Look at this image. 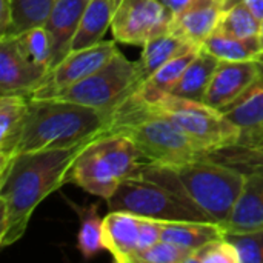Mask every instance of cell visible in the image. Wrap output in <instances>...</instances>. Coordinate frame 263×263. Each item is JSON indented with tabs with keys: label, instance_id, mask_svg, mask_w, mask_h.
Instances as JSON below:
<instances>
[{
	"label": "cell",
	"instance_id": "obj_1",
	"mask_svg": "<svg viewBox=\"0 0 263 263\" xmlns=\"http://www.w3.org/2000/svg\"><path fill=\"white\" fill-rule=\"evenodd\" d=\"M86 143L22 153L0 170L2 247L18 242L35 208L49 194L66 185V176Z\"/></svg>",
	"mask_w": 263,
	"mask_h": 263
},
{
	"label": "cell",
	"instance_id": "obj_2",
	"mask_svg": "<svg viewBox=\"0 0 263 263\" xmlns=\"http://www.w3.org/2000/svg\"><path fill=\"white\" fill-rule=\"evenodd\" d=\"M108 119L109 109L60 99L29 100L17 154L91 142L103 133Z\"/></svg>",
	"mask_w": 263,
	"mask_h": 263
},
{
	"label": "cell",
	"instance_id": "obj_3",
	"mask_svg": "<svg viewBox=\"0 0 263 263\" xmlns=\"http://www.w3.org/2000/svg\"><path fill=\"white\" fill-rule=\"evenodd\" d=\"M112 133L129 137L149 163L176 165L196 160L203 153L171 120L142 106L133 94L109 109L102 134Z\"/></svg>",
	"mask_w": 263,
	"mask_h": 263
},
{
	"label": "cell",
	"instance_id": "obj_4",
	"mask_svg": "<svg viewBox=\"0 0 263 263\" xmlns=\"http://www.w3.org/2000/svg\"><path fill=\"white\" fill-rule=\"evenodd\" d=\"M134 99L146 109L157 112L180 128L202 151L234 143L240 137V128L222 111L203 102L174 96L171 92H151L137 88Z\"/></svg>",
	"mask_w": 263,
	"mask_h": 263
},
{
	"label": "cell",
	"instance_id": "obj_5",
	"mask_svg": "<svg viewBox=\"0 0 263 263\" xmlns=\"http://www.w3.org/2000/svg\"><path fill=\"white\" fill-rule=\"evenodd\" d=\"M180 179L186 196L205 210L217 223H223L247 180V176L234 168L205 159L170 165Z\"/></svg>",
	"mask_w": 263,
	"mask_h": 263
},
{
	"label": "cell",
	"instance_id": "obj_6",
	"mask_svg": "<svg viewBox=\"0 0 263 263\" xmlns=\"http://www.w3.org/2000/svg\"><path fill=\"white\" fill-rule=\"evenodd\" d=\"M109 211H126L139 217L162 222H214L205 210L186 203L165 186L140 174L120 182L106 200Z\"/></svg>",
	"mask_w": 263,
	"mask_h": 263
},
{
	"label": "cell",
	"instance_id": "obj_7",
	"mask_svg": "<svg viewBox=\"0 0 263 263\" xmlns=\"http://www.w3.org/2000/svg\"><path fill=\"white\" fill-rule=\"evenodd\" d=\"M143 83L139 62L117 51L100 69L52 99L68 100L99 109H112Z\"/></svg>",
	"mask_w": 263,
	"mask_h": 263
},
{
	"label": "cell",
	"instance_id": "obj_8",
	"mask_svg": "<svg viewBox=\"0 0 263 263\" xmlns=\"http://www.w3.org/2000/svg\"><path fill=\"white\" fill-rule=\"evenodd\" d=\"M119 51L116 42L102 40L89 48L71 51L59 65L51 68L40 85L26 96L29 100L52 99L66 88L79 83L100 69Z\"/></svg>",
	"mask_w": 263,
	"mask_h": 263
},
{
	"label": "cell",
	"instance_id": "obj_9",
	"mask_svg": "<svg viewBox=\"0 0 263 263\" xmlns=\"http://www.w3.org/2000/svg\"><path fill=\"white\" fill-rule=\"evenodd\" d=\"M171 12L160 0H122L111 31L116 42L143 46L156 35L170 31Z\"/></svg>",
	"mask_w": 263,
	"mask_h": 263
},
{
	"label": "cell",
	"instance_id": "obj_10",
	"mask_svg": "<svg viewBox=\"0 0 263 263\" xmlns=\"http://www.w3.org/2000/svg\"><path fill=\"white\" fill-rule=\"evenodd\" d=\"M120 182L94 139L83 146L66 176V183H74L83 191L105 200L116 193Z\"/></svg>",
	"mask_w": 263,
	"mask_h": 263
},
{
	"label": "cell",
	"instance_id": "obj_11",
	"mask_svg": "<svg viewBox=\"0 0 263 263\" xmlns=\"http://www.w3.org/2000/svg\"><path fill=\"white\" fill-rule=\"evenodd\" d=\"M48 74L18 48L15 35L0 37V94L29 96Z\"/></svg>",
	"mask_w": 263,
	"mask_h": 263
},
{
	"label": "cell",
	"instance_id": "obj_12",
	"mask_svg": "<svg viewBox=\"0 0 263 263\" xmlns=\"http://www.w3.org/2000/svg\"><path fill=\"white\" fill-rule=\"evenodd\" d=\"M257 79L259 66L256 60H220L205 94L203 103L222 111L245 94L257 82Z\"/></svg>",
	"mask_w": 263,
	"mask_h": 263
},
{
	"label": "cell",
	"instance_id": "obj_13",
	"mask_svg": "<svg viewBox=\"0 0 263 263\" xmlns=\"http://www.w3.org/2000/svg\"><path fill=\"white\" fill-rule=\"evenodd\" d=\"M88 2L89 0H57L49 12L43 26L51 45V68L59 65L72 51V42Z\"/></svg>",
	"mask_w": 263,
	"mask_h": 263
},
{
	"label": "cell",
	"instance_id": "obj_14",
	"mask_svg": "<svg viewBox=\"0 0 263 263\" xmlns=\"http://www.w3.org/2000/svg\"><path fill=\"white\" fill-rule=\"evenodd\" d=\"M222 12L223 0H193L182 12L171 18L170 32L202 46L206 37L217 29Z\"/></svg>",
	"mask_w": 263,
	"mask_h": 263
},
{
	"label": "cell",
	"instance_id": "obj_15",
	"mask_svg": "<svg viewBox=\"0 0 263 263\" xmlns=\"http://www.w3.org/2000/svg\"><path fill=\"white\" fill-rule=\"evenodd\" d=\"M140 217L126 211H109L103 219L105 250L119 263H133L137 253Z\"/></svg>",
	"mask_w": 263,
	"mask_h": 263
},
{
	"label": "cell",
	"instance_id": "obj_16",
	"mask_svg": "<svg viewBox=\"0 0 263 263\" xmlns=\"http://www.w3.org/2000/svg\"><path fill=\"white\" fill-rule=\"evenodd\" d=\"M28 103V97L22 94H3L0 97V170L17 154Z\"/></svg>",
	"mask_w": 263,
	"mask_h": 263
},
{
	"label": "cell",
	"instance_id": "obj_17",
	"mask_svg": "<svg viewBox=\"0 0 263 263\" xmlns=\"http://www.w3.org/2000/svg\"><path fill=\"white\" fill-rule=\"evenodd\" d=\"M219 63L220 60L216 55L200 46L196 57L186 66L182 77L177 80V83L171 88L170 92L179 97L203 102Z\"/></svg>",
	"mask_w": 263,
	"mask_h": 263
},
{
	"label": "cell",
	"instance_id": "obj_18",
	"mask_svg": "<svg viewBox=\"0 0 263 263\" xmlns=\"http://www.w3.org/2000/svg\"><path fill=\"white\" fill-rule=\"evenodd\" d=\"M142 48L143 49H142L140 59L137 62H139L142 79L145 82L149 76H153L159 68H162L165 63H168L174 57L190 52L191 49H196L199 46L191 43L190 40L168 31L160 35L153 37Z\"/></svg>",
	"mask_w": 263,
	"mask_h": 263
},
{
	"label": "cell",
	"instance_id": "obj_19",
	"mask_svg": "<svg viewBox=\"0 0 263 263\" xmlns=\"http://www.w3.org/2000/svg\"><path fill=\"white\" fill-rule=\"evenodd\" d=\"M122 0H89L79 31L72 42V51L89 48L103 40V35L111 29L114 14Z\"/></svg>",
	"mask_w": 263,
	"mask_h": 263
},
{
	"label": "cell",
	"instance_id": "obj_20",
	"mask_svg": "<svg viewBox=\"0 0 263 263\" xmlns=\"http://www.w3.org/2000/svg\"><path fill=\"white\" fill-rule=\"evenodd\" d=\"M199 159L227 165L237 170L243 176L263 173V145L234 142L225 146L203 151Z\"/></svg>",
	"mask_w": 263,
	"mask_h": 263
},
{
	"label": "cell",
	"instance_id": "obj_21",
	"mask_svg": "<svg viewBox=\"0 0 263 263\" xmlns=\"http://www.w3.org/2000/svg\"><path fill=\"white\" fill-rule=\"evenodd\" d=\"M202 46L216 55L219 60L227 62H243L256 60L263 52V42L260 34L253 37H236L222 31H214Z\"/></svg>",
	"mask_w": 263,
	"mask_h": 263
},
{
	"label": "cell",
	"instance_id": "obj_22",
	"mask_svg": "<svg viewBox=\"0 0 263 263\" xmlns=\"http://www.w3.org/2000/svg\"><path fill=\"white\" fill-rule=\"evenodd\" d=\"M220 237H225V231L220 223L214 222H163L162 228V240L185 247L191 251Z\"/></svg>",
	"mask_w": 263,
	"mask_h": 263
},
{
	"label": "cell",
	"instance_id": "obj_23",
	"mask_svg": "<svg viewBox=\"0 0 263 263\" xmlns=\"http://www.w3.org/2000/svg\"><path fill=\"white\" fill-rule=\"evenodd\" d=\"M69 206L79 214L80 230L77 237V248L82 253L83 259H92L102 250H105L103 243V219L99 217V203L89 205H76L69 199H66Z\"/></svg>",
	"mask_w": 263,
	"mask_h": 263
},
{
	"label": "cell",
	"instance_id": "obj_24",
	"mask_svg": "<svg viewBox=\"0 0 263 263\" xmlns=\"http://www.w3.org/2000/svg\"><path fill=\"white\" fill-rule=\"evenodd\" d=\"M222 112L240 128L248 131L263 123V85H253L245 94H242Z\"/></svg>",
	"mask_w": 263,
	"mask_h": 263
},
{
	"label": "cell",
	"instance_id": "obj_25",
	"mask_svg": "<svg viewBox=\"0 0 263 263\" xmlns=\"http://www.w3.org/2000/svg\"><path fill=\"white\" fill-rule=\"evenodd\" d=\"M55 2L57 0H9L11 25L5 35H17L34 26H43Z\"/></svg>",
	"mask_w": 263,
	"mask_h": 263
},
{
	"label": "cell",
	"instance_id": "obj_26",
	"mask_svg": "<svg viewBox=\"0 0 263 263\" xmlns=\"http://www.w3.org/2000/svg\"><path fill=\"white\" fill-rule=\"evenodd\" d=\"M199 48L191 49L190 52H185V54H182L179 57H174L173 60L165 63L162 68H159L153 76H149L139 88L143 89V91H151V92H170L171 88L182 77L186 66L196 57Z\"/></svg>",
	"mask_w": 263,
	"mask_h": 263
},
{
	"label": "cell",
	"instance_id": "obj_27",
	"mask_svg": "<svg viewBox=\"0 0 263 263\" xmlns=\"http://www.w3.org/2000/svg\"><path fill=\"white\" fill-rule=\"evenodd\" d=\"M20 51L37 66L49 71L51 45L45 26H34L15 35Z\"/></svg>",
	"mask_w": 263,
	"mask_h": 263
},
{
	"label": "cell",
	"instance_id": "obj_28",
	"mask_svg": "<svg viewBox=\"0 0 263 263\" xmlns=\"http://www.w3.org/2000/svg\"><path fill=\"white\" fill-rule=\"evenodd\" d=\"M260 25L262 20H259L248 8L236 5L228 9H223L217 31L236 37H253L260 34Z\"/></svg>",
	"mask_w": 263,
	"mask_h": 263
},
{
	"label": "cell",
	"instance_id": "obj_29",
	"mask_svg": "<svg viewBox=\"0 0 263 263\" xmlns=\"http://www.w3.org/2000/svg\"><path fill=\"white\" fill-rule=\"evenodd\" d=\"M193 253L185 247L160 240L151 248L137 253L133 263H190Z\"/></svg>",
	"mask_w": 263,
	"mask_h": 263
},
{
	"label": "cell",
	"instance_id": "obj_30",
	"mask_svg": "<svg viewBox=\"0 0 263 263\" xmlns=\"http://www.w3.org/2000/svg\"><path fill=\"white\" fill-rule=\"evenodd\" d=\"M190 263H240V257L237 248L227 237H220L196 250Z\"/></svg>",
	"mask_w": 263,
	"mask_h": 263
},
{
	"label": "cell",
	"instance_id": "obj_31",
	"mask_svg": "<svg viewBox=\"0 0 263 263\" xmlns=\"http://www.w3.org/2000/svg\"><path fill=\"white\" fill-rule=\"evenodd\" d=\"M225 237L237 248L240 263H263V230L225 234Z\"/></svg>",
	"mask_w": 263,
	"mask_h": 263
},
{
	"label": "cell",
	"instance_id": "obj_32",
	"mask_svg": "<svg viewBox=\"0 0 263 263\" xmlns=\"http://www.w3.org/2000/svg\"><path fill=\"white\" fill-rule=\"evenodd\" d=\"M162 228H163L162 220L140 217V234H139L137 253H142V251L151 248L153 245H156L157 242H160L162 240Z\"/></svg>",
	"mask_w": 263,
	"mask_h": 263
},
{
	"label": "cell",
	"instance_id": "obj_33",
	"mask_svg": "<svg viewBox=\"0 0 263 263\" xmlns=\"http://www.w3.org/2000/svg\"><path fill=\"white\" fill-rule=\"evenodd\" d=\"M236 5L248 8L259 20H263V0H223V9H228Z\"/></svg>",
	"mask_w": 263,
	"mask_h": 263
},
{
	"label": "cell",
	"instance_id": "obj_34",
	"mask_svg": "<svg viewBox=\"0 0 263 263\" xmlns=\"http://www.w3.org/2000/svg\"><path fill=\"white\" fill-rule=\"evenodd\" d=\"M0 31L2 35H5L8 32V28L11 25V6H9V0H0Z\"/></svg>",
	"mask_w": 263,
	"mask_h": 263
},
{
	"label": "cell",
	"instance_id": "obj_35",
	"mask_svg": "<svg viewBox=\"0 0 263 263\" xmlns=\"http://www.w3.org/2000/svg\"><path fill=\"white\" fill-rule=\"evenodd\" d=\"M165 6H166V9L171 12V15L174 17L176 14H179V12H182L193 0H160Z\"/></svg>",
	"mask_w": 263,
	"mask_h": 263
},
{
	"label": "cell",
	"instance_id": "obj_36",
	"mask_svg": "<svg viewBox=\"0 0 263 263\" xmlns=\"http://www.w3.org/2000/svg\"><path fill=\"white\" fill-rule=\"evenodd\" d=\"M257 62V66H259V79L254 85H263V52L256 59Z\"/></svg>",
	"mask_w": 263,
	"mask_h": 263
},
{
	"label": "cell",
	"instance_id": "obj_37",
	"mask_svg": "<svg viewBox=\"0 0 263 263\" xmlns=\"http://www.w3.org/2000/svg\"><path fill=\"white\" fill-rule=\"evenodd\" d=\"M260 37H262V42H263V20H262V25H260Z\"/></svg>",
	"mask_w": 263,
	"mask_h": 263
}]
</instances>
